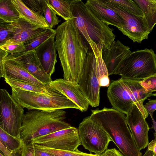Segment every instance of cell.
Listing matches in <instances>:
<instances>
[{"instance_id": "obj_1", "label": "cell", "mask_w": 156, "mask_h": 156, "mask_svg": "<svg viewBox=\"0 0 156 156\" xmlns=\"http://www.w3.org/2000/svg\"><path fill=\"white\" fill-rule=\"evenodd\" d=\"M75 19L65 21L57 27L55 41L63 79L78 85L83 73L88 48Z\"/></svg>"}, {"instance_id": "obj_2", "label": "cell", "mask_w": 156, "mask_h": 156, "mask_svg": "<svg viewBox=\"0 0 156 156\" xmlns=\"http://www.w3.org/2000/svg\"><path fill=\"white\" fill-rule=\"evenodd\" d=\"M71 9L77 27L92 52L99 54L115 41L112 28L100 20L81 0H72Z\"/></svg>"}, {"instance_id": "obj_3", "label": "cell", "mask_w": 156, "mask_h": 156, "mask_svg": "<svg viewBox=\"0 0 156 156\" xmlns=\"http://www.w3.org/2000/svg\"><path fill=\"white\" fill-rule=\"evenodd\" d=\"M90 116L100 123L124 156H142L128 127L124 114L113 108L91 110Z\"/></svg>"}, {"instance_id": "obj_4", "label": "cell", "mask_w": 156, "mask_h": 156, "mask_svg": "<svg viewBox=\"0 0 156 156\" xmlns=\"http://www.w3.org/2000/svg\"><path fill=\"white\" fill-rule=\"evenodd\" d=\"M66 112L62 109L31 110L24 114L20 137L27 144L34 138L69 128L64 121Z\"/></svg>"}, {"instance_id": "obj_5", "label": "cell", "mask_w": 156, "mask_h": 156, "mask_svg": "<svg viewBox=\"0 0 156 156\" xmlns=\"http://www.w3.org/2000/svg\"><path fill=\"white\" fill-rule=\"evenodd\" d=\"M108 76L102 53L96 54L92 51L87 52L83 73L78 85L92 107L99 106L100 87L109 86Z\"/></svg>"}, {"instance_id": "obj_6", "label": "cell", "mask_w": 156, "mask_h": 156, "mask_svg": "<svg viewBox=\"0 0 156 156\" xmlns=\"http://www.w3.org/2000/svg\"><path fill=\"white\" fill-rule=\"evenodd\" d=\"M156 73V54L152 49L132 52L113 75L122 79L140 82Z\"/></svg>"}, {"instance_id": "obj_7", "label": "cell", "mask_w": 156, "mask_h": 156, "mask_svg": "<svg viewBox=\"0 0 156 156\" xmlns=\"http://www.w3.org/2000/svg\"><path fill=\"white\" fill-rule=\"evenodd\" d=\"M152 94L146 90L139 81L121 78L115 81L112 98L121 112L126 115L135 104L146 119L148 114L143 103Z\"/></svg>"}, {"instance_id": "obj_8", "label": "cell", "mask_w": 156, "mask_h": 156, "mask_svg": "<svg viewBox=\"0 0 156 156\" xmlns=\"http://www.w3.org/2000/svg\"><path fill=\"white\" fill-rule=\"evenodd\" d=\"M12 96L23 108L29 110H48L78 107L62 94L52 96L26 91L12 87Z\"/></svg>"}, {"instance_id": "obj_9", "label": "cell", "mask_w": 156, "mask_h": 156, "mask_svg": "<svg viewBox=\"0 0 156 156\" xmlns=\"http://www.w3.org/2000/svg\"><path fill=\"white\" fill-rule=\"evenodd\" d=\"M78 129L81 144L95 154L100 155L103 153L112 141L102 126L90 116L84 118Z\"/></svg>"}, {"instance_id": "obj_10", "label": "cell", "mask_w": 156, "mask_h": 156, "mask_svg": "<svg viewBox=\"0 0 156 156\" xmlns=\"http://www.w3.org/2000/svg\"><path fill=\"white\" fill-rule=\"evenodd\" d=\"M23 108L6 90L1 89L0 128L14 136L20 138Z\"/></svg>"}, {"instance_id": "obj_11", "label": "cell", "mask_w": 156, "mask_h": 156, "mask_svg": "<svg viewBox=\"0 0 156 156\" xmlns=\"http://www.w3.org/2000/svg\"><path fill=\"white\" fill-rule=\"evenodd\" d=\"M108 6L122 18L124 24L119 30L133 42L141 43L144 39H148L150 33L147 22L144 16L136 15L106 0Z\"/></svg>"}, {"instance_id": "obj_12", "label": "cell", "mask_w": 156, "mask_h": 156, "mask_svg": "<svg viewBox=\"0 0 156 156\" xmlns=\"http://www.w3.org/2000/svg\"><path fill=\"white\" fill-rule=\"evenodd\" d=\"M31 142L50 148L74 151L81 145L78 129L71 127L35 138Z\"/></svg>"}, {"instance_id": "obj_13", "label": "cell", "mask_w": 156, "mask_h": 156, "mask_svg": "<svg viewBox=\"0 0 156 156\" xmlns=\"http://www.w3.org/2000/svg\"><path fill=\"white\" fill-rule=\"evenodd\" d=\"M127 123L139 151L144 149L149 143L148 132L150 128L137 106L133 104L126 115Z\"/></svg>"}, {"instance_id": "obj_14", "label": "cell", "mask_w": 156, "mask_h": 156, "mask_svg": "<svg viewBox=\"0 0 156 156\" xmlns=\"http://www.w3.org/2000/svg\"><path fill=\"white\" fill-rule=\"evenodd\" d=\"M8 57L15 60L33 76L44 84L52 81L43 67L34 50L16 54H9Z\"/></svg>"}, {"instance_id": "obj_15", "label": "cell", "mask_w": 156, "mask_h": 156, "mask_svg": "<svg viewBox=\"0 0 156 156\" xmlns=\"http://www.w3.org/2000/svg\"><path fill=\"white\" fill-rule=\"evenodd\" d=\"M4 54L0 55V77L10 78L45 86L18 62Z\"/></svg>"}, {"instance_id": "obj_16", "label": "cell", "mask_w": 156, "mask_h": 156, "mask_svg": "<svg viewBox=\"0 0 156 156\" xmlns=\"http://www.w3.org/2000/svg\"><path fill=\"white\" fill-rule=\"evenodd\" d=\"M49 84L76 104L80 111L85 112L87 110L89 103L78 85L62 78L52 81Z\"/></svg>"}, {"instance_id": "obj_17", "label": "cell", "mask_w": 156, "mask_h": 156, "mask_svg": "<svg viewBox=\"0 0 156 156\" xmlns=\"http://www.w3.org/2000/svg\"><path fill=\"white\" fill-rule=\"evenodd\" d=\"M128 47L119 41H115L109 49L102 51V56L108 70V76L114 73L131 53Z\"/></svg>"}, {"instance_id": "obj_18", "label": "cell", "mask_w": 156, "mask_h": 156, "mask_svg": "<svg viewBox=\"0 0 156 156\" xmlns=\"http://www.w3.org/2000/svg\"><path fill=\"white\" fill-rule=\"evenodd\" d=\"M86 5L101 21L108 25L120 29L124 24L122 18L108 5L106 0H88Z\"/></svg>"}, {"instance_id": "obj_19", "label": "cell", "mask_w": 156, "mask_h": 156, "mask_svg": "<svg viewBox=\"0 0 156 156\" xmlns=\"http://www.w3.org/2000/svg\"><path fill=\"white\" fill-rule=\"evenodd\" d=\"M54 34L34 49L41 64L47 74L51 76L55 71L57 51Z\"/></svg>"}, {"instance_id": "obj_20", "label": "cell", "mask_w": 156, "mask_h": 156, "mask_svg": "<svg viewBox=\"0 0 156 156\" xmlns=\"http://www.w3.org/2000/svg\"><path fill=\"white\" fill-rule=\"evenodd\" d=\"M11 23L15 30L14 36L5 44L23 43L47 29L32 24L21 17Z\"/></svg>"}, {"instance_id": "obj_21", "label": "cell", "mask_w": 156, "mask_h": 156, "mask_svg": "<svg viewBox=\"0 0 156 156\" xmlns=\"http://www.w3.org/2000/svg\"><path fill=\"white\" fill-rule=\"evenodd\" d=\"M21 18L36 26L45 29L50 28L43 15L27 7L21 0H11Z\"/></svg>"}, {"instance_id": "obj_22", "label": "cell", "mask_w": 156, "mask_h": 156, "mask_svg": "<svg viewBox=\"0 0 156 156\" xmlns=\"http://www.w3.org/2000/svg\"><path fill=\"white\" fill-rule=\"evenodd\" d=\"M4 79L5 81L11 87L48 96L62 94L51 87L49 84L45 86H41L32 83L10 78H6Z\"/></svg>"}, {"instance_id": "obj_23", "label": "cell", "mask_w": 156, "mask_h": 156, "mask_svg": "<svg viewBox=\"0 0 156 156\" xmlns=\"http://www.w3.org/2000/svg\"><path fill=\"white\" fill-rule=\"evenodd\" d=\"M142 12L151 32L156 24V0L133 1Z\"/></svg>"}, {"instance_id": "obj_24", "label": "cell", "mask_w": 156, "mask_h": 156, "mask_svg": "<svg viewBox=\"0 0 156 156\" xmlns=\"http://www.w3.org/2000/svg\"><path fill=\"white\" fill-rule=\"evenodd\" d=\"M72 0H48L50 6L56 14L65 21L75 18L71 9Z\"/></svg>"}, {"instance_id": "obj_25", "label": "cell", "mask_w": 156, "mask_h": 156, "mask_svg": "<svg viewBox=\"0 0 156 156\" xmlns=\"http://www.w3.org/2000/svg\"><path fill=\"white\" fill-rule=\"evenodd\" d=\"M20 17L11 0H0V19L11 23Z\"/></svg>"}, {"instance_id": "obj_26", "label": "cell", "mask_w": 156, "mask_h": 156, "mask_svg": "<svg viewBox=\"0 0 156 156\" xmlns=\"http://www.w3.org/2000/svg\"><path fill=\"white\" fill-rule=\"evenodd\" d=\"M0 141L11 152L18 154L21 149L23 142L20 138L14 136L0 128Z\"/></svg>"}, {"instance_id": "obj_27", "label": "cell", "mask_w": 156, "mask_h": 156, "mask_svg": "<svg viewBox=\"0 0 156 156\" xmlns=\"http://www.w3.org/2000/svg\"><path fill=\"white\" fill-rule=\"evenodd\" d=\"M56 33V30L51 28L47 29L43 32L25 41L23 44L26 51L34 50Z\"/></svg>"}, {"instance_id": "obj_28", "label": "cell", "mask_w": 156, "mask_h": 156, "mask_svg": "<svg viewBox=\"0 0 156 156\" xmlns=\"http://www.w3.org/2000/svg\"><path fill=\"white\" fill-rule=\"evenodd\" d=\"M34 144L35 147L55 156H97L98 155L96 154L84 153L79 151L78 149L76 151H72L54 149Z\"/></svg>"}, {"instance_id": "obj_29", "label": "cell", "mask_w": 156, "mask_h": 156, "mask_svg": "<svg viewBox=\"0 0 156 156\" xmlns=\"http://www.w3.org/2000/svg\"><path fill=\"white\" fill-rule=\"evenodd\" d=\"M114 5L121 7L136 15L144 17V15L139 6L133 1L131 0H108Z\"/></svg>"}, {"instance_id": "obj_30", "label": "cell", "mask_w": 156, "mask_h": 156, "mask_svg": "<svg viewBox=\"0 0 156 156\" xmlns=\"http://www.w3.org/2000/svg\"><path fill=\"white\" fill-rule=\"evenodd\" d=\"M15 30L12 23L0 19V46L5 44L14 36Z\"/></svg>"}, {"instance_id": "obj_31", "label": "cell", "mask_w": 156, "mask_h": 156, "mask_svg": "<svg viewBox=\"0 0 156 156\" xmlns=\"http://www.w3.org/2000/svg\"><path fill=\"white\" fill-rule=\"evenodd\" d=\"M44 14V19L51 28L52 29L61 22L57 14L49 4L48 0H46V3Z\"/></svg>"}, {"instance_id": "obj_32", "label": "cell", "mask_w": 156, "mask_h": 156, "mask_svg": "<svg viewBox=\"0 0 156 156\" xmlns=\"http://www.w3.org/2000/svg\"><path fill=\"white\" fill-rule=\"evenodd\" d=\"M31 10L43 15L46 3V0H22Z\"/></svg>"}, {"instance_id": "obj_33", "label": "cell", "mask_w": 156, "mask_h": 156, "mask_svg": "<svg viewBox=\"0 0 156 156\" xmlns=\"http://www.w3.org/2000/svg\"><path fill=\"white\" fill-rule=\"evenodd\" d=\"M0 48L9 54H16L26 51L23 43H6L0 46Z\"/></svg>"}, {"instance_id": "obj_34", "label": "cell", "mask_w": 156, "mask_h": 156, "mask_svg": "<svg viewBox=\"0 0 156 156\" xmlns=\"http://www.w3.org/2000/svg\"><path fill=\"white\" fill-rule=\"evenodd\" d=\"M139 83L148 92L152 94L156 91V73Z\"/></svg>"}, {"instance_id": "obj_35", "label": "cell", "mask_w": 156, "mask_h": 156, "mask_svg": "<svg viewBox=\"0 0 156 156\" xmlns=\"http://www.w3.org/2000/svg\"><path fill=\"white\" fill-rule=\"evenodd\" d=\"M18 156H35L34 144L31 142L27 144L23 142V145L19 153Z\"/></svg>"}, {"instance_id": "obj_36", "label": "cell", "mask_w": 156, "mask_h": 156, "mask_svg": "<svg viewBox=\"0 0 156 156\" xmlns=\"http://www.w3.org/2000/svg\"><path fill=\"white\" fill-rule=\"evenodd\" d=\"M144 108L151 117H153L154 111L156 110V99L149 100L144 105Z\"/></svg>"}, {"instance_id": "obj_37", "label": "cell", "mask_w": 156, "mask_h": 156, "mask_svg": "<svg viewBox=\"0 0 156 156\" xmlns=\"http://www.w3.org/2000/svg\"><path fill=\"white\" fill-rule=\"evenodd\" d=\"M101 156H124L122 153L115 148L107 149Z\"/></svg>"}, {"instance_id": "obj_38", "label": "cell", "mask_w": 156, "mask_h": 156, "mask_svg": "<svg viewBox=\"0 0 156 156\" xmlns=\"http://www.w3.org/2000/svg\"><path fill=\"white\" fill-rule=\"evenodd\" d=\"M0 153L4 156H18L17 154L14 153L10 151L0 141Z\"/></svg>"}, {"instance_id": "obj_39", "label": "cell", "mask_w": 156, "mask_h": 156, "mask_svg": "<svg viewBox=\"0 0 156 156\" xmlns=\"http://www.w3.org/2000/svg\"><path fill=\"white\" fill-rule=\"evenodd\" d=\"M34 155L35 156H55L50 153L36 148L35 147Z\"/></svg>"}, {"instance_id": "obj_40", "label": "cell", "mask_w": 156, "mask_h": 156, "mask_svg": "<svg viewBox=\"0 0 156 156\" xmlns=\"http://www.w3.org/2000/svg\"><path fill=\"white\" fill-rule=\"evenodd\" d=\"M147 149L153 152V156H156V140L153 139L147 145Z\"/></svg>"}, {"instance_id": "obj_41", "label": "cell", "mask_w": 156, "mask_h": 156, "mask_svg": "<svg viewBox=\"0 0 156 156\" xmlns=\"http://www.w3.org/2000/svg\"><path fill=\"white\" fill-rule=\"evenodd\" d=\"M151 118L152 122V128H153L154 130V139L156 140V122L155 121L153 116Z\"/></svg>"}, {"instance_id": "obj_42", "label": "cell", "mask_w": 156, "mask_h": 156, "mask_svg": "<svg viewBox=\"0 0 156 156\" xmlns=\"http://www.w3.org/2000/svg\"><path fill=\"white\" fill-rule=\"evenodd\" d=\"M142 156H153V153L152 151L147 149Z\"/></svg>"}, {"instance_id": "obj_43", "label": "cell", "mask_w": 156, "mask_h": 156, "mask_svg": "<svg viewBox=\"0 0 156 156\" xmlns=\"http://www.w3.org/2000/svg\"><path fill=\"white\" fill-rule=\"evenodd\" d=\"M152 96H153L156 97V93L153 94L152 93Z\"/></svg>"}, {"instance_id": "obj_44", "label": "cell", "mask_w": 156, "mask_h": 156, "mask_svg": "<svg viewBox=\"0 0 156 156\" xmlns=\"http://www.w3.org/2000/svg\"><path fill=\"white\" fill-rule=\"evenodd\" d=\"M0 156H4L3 154H2L1 153H0Z\"/></svg>"}, {"instance_id": "obj_45", "label": "cell", "mask_w": 156, "mask_h": 156, "mask_svg": "<svg viewBox=\"0 0 156 156\" xmlns=\"http://www.w3.org/2000/svg\"><path fill=\"white\" fill-rule=\"evenodd\" d=\"M97 156H101V155H98Z\"/></svg>"}]
</instances>
